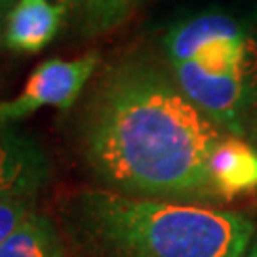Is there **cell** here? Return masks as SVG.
Segmentation results:
<instances>
[{
	"label": "cell",
	"mask_w": 257,
	"mask_h": 257,
	"mask_svg": "<svg viewBox=\"0 0 257 257\" xmlns=\"http://www.w3.org/2000/svg\"><path fill=\"white\" fill-rule=\"evenodd\" d=\"M141 2H147V0H138V4H141Z\"/></svg>",
	"instance_id": "obj_15"
},
{
	"label": "cell",
	"mask_w": 257,
	"mask_h": 257,
	"mask_svg": "<svg viewBox=\"0 0 257 257\" xmlns=\"http://www.w3.org/2000/svg\"><path fill=\"white\" fill-rule=\"evenodd\" d=\"M179 90L229 136H248L257 101V29L227 10H204L164 35Z\"/></svg>",
	"instance_id": "obj_3"
},
{
	"label": "cell",
	"mask_w": 257,
	"mask_h": 257,
	"mask_svg": "<svg viewBox=\"0 0 257 257\" xmlns=\"http://www.w3.org/2000/svg\"><path fill=\"white\" fill-rule=\"evenodd\" d=\"M82 149L114 193L198 204L217 200L208 160L223 138L174 74L145 55L109 65L84 109Z\"/></svg>",
	"instance_id": "obj_1"
},
{
	"label": "cell",
	"mask_w": 257,
	"mask_h": 257,
	"mask_svg": "<svg viewBox=\"0 0 257 257\" xmlns=\"http://www.w3.org/2000/svg\"><path fill=\"white\" fill-rule=\"evenodd\" d=\"M208 177L217 200L257 191V147L236 136H223L208 160Z\"/></svg>",
	"instance_id": "obj_6"
},
{
	"label": "cell",
	"mask_w": 257,
	"mask_h": 257,
	"mask_svg": "<svg viewBox=\"0 0 257 257\" xmlns=\"http://www.w3.org/2000/svg\"><path fill=\"white\" fill-rule=\"evenodd\" d=\"M99 65L95 52L78 59H48L31 73L23 90L6 101H0V122L14 124L44 107L71 109L84 86Z\"/></svg>",
	"instance_id": "obj_4"
},
{
	"label": "cell",
	"mask_w": 257,
	"mask_h": 257,
	"mask_svg": "<svg viewBox=\"0 0 257 257\" xmlns=\"http://www.w3.org/2000/svg\"><path fill=\"white\" fill-rule=\"evenodd\" d=\"M48 175L42 145L18 126L0 122V198H35Z\"/></svg>",
	"instance_id": "obj_5"
},
{
	"label": "cell",
	"mask_w": 257,
	"mask_h": 257,
	"mask_svg": "<svg viewBox=\"0 0 257 257\" xmlns=\"http://www.w3.org/2000/svg\"><path fill=\"white\" fill-rule=\"evenodd\" d=\"M67 10L44 0H16L6 18L2 46L19 54H40L63 27Z\"/></svg>",
	"instance_id": "obj_7"
},
{
	"label": "cell",
	"mask_w": 257,
	"mask_h": 257,
	"mask_svg": "<svg viewBox=\"0 0 257 257\" xmlns=\"http://www.w3.org/2000/svg\"><path fill=\"white\" fill-rule=\"evenodd\" d=\"M138 0H73V21L78 35L82 37H99L120 27Z\"/></svg>",
	"instance_id": "obj_9"
},
{
	"label": "cell",
	"mask_w": 257,
	"mask_h": 257,
	"mask_svg": "<svg viewBox=\"0 0 257 257\" xmlns=\"http://www.w3.org/2000/svg\"><path fill=\"white\" fill-rule=\"evenodd\" d=\"M246 257H257V240L253 242V246L248 249V253H246Z\"/></svg>",
	"instance_id": "obj_14"
},
{
	"label": "cell",
	"mask_w": 257,
	"mask_h": 257,
	"mask_svg": "<svg viewBox=\"0 0 257 257\" xmlns=\"http://www.w3.org/2000/svg\"><path fill=\"white\" fill-rule=\"evenodd\" d=\"M14 4H16L14 0H0V44H2V38H4V27H6L8 12L12 10Z\"/></svg>",
	"instance_id": "obj_11"
},
{
	"label": "cell",
	"mask_w": 257,
	"mask_h": 257,
	"mask_svg": "<svg viewBox=\"0 0 257 257\" xmlns=\"http://www.w3.org/2000/svg\"><path fill=\"white\" fill-rule=\"evenodd\" d=\"M44 2H48V4H54V6H57V8H63V10H71V6H73V0H44Z\"/></svg>",
	"instance_id": "obj_13"
},
{
	"label": "cell",
	"mask_w": 257,
	"mask_h": 257,
	"mask_svg": "<svg viewBox=\"0 0 257 257\" xmlns=\"http://www.w3.org/2000/svg\"><path fill=\"white\" fill-rule=\"evenodd\" d=\"M248 138L257 145V101H255V109H253V112H251V118H249Z\"/></svg>",
	"instance_id": "obj_12"
},
{
	"label": "cell",
	"mask_w": 257,
	"mask_h": 257,
	"mask_svg": "<svg viewBox=\"0 0 257 257\" xmlns=\"http://www.w3.org/2000/svg\"><path fill=\"white\" fill-rule=\"evenodd\" d=\"M35 213V198H0V246Z\"/></svg>",
	"instance_id": "obj_10"
},
{
	"label": "cell",
	"mask_w": 257,
	"mask_h": 257,
	"mask_svg": "<svg viewBox=\"0 0 257 257\" xmlns=\"http://www.w3.org/2000/svg\"><path fill=\"white\" fill-rule=\"evenodd\" d=\"M0 257H65V249L54 223L35 211L0 246Z\"/></svg>",
	"instance_id": "obj_8"
},
{
	"label": "cell",
	"mask_w": 257,
	"mask_h": 257,
	"mask_svg": "<svg viewBox=\"0 0 257 257\" xmlns=\"http://www.w3.org/2000/svg\"><path fill=\"white\" fill-rule=\"evenodd\" d=\"M84 238L112 257H246L253 223L200 204L88 191L74 208Z\"/></svg>",
	"instance_id": "obj_2"
}]
</instances>
